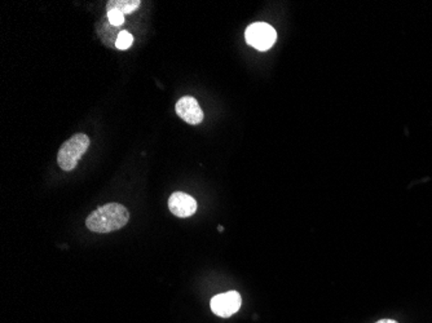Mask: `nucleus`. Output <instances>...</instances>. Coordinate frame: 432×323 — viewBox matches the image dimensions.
<instances>
[{"label":"nucleus","instance_id":"obj_1","mask_svg":"<svg viewBox=\"0 0 432 323\" xmlns=\"http://www.w3.org/2000/svg\"><path fill=\"white\" fill-rule=\"evenodd\" d=\"M129 220L127 208L119 203L98 207L86 220V225L93 233H111L122 229Z\"/></svg>","mask_w":432,"mask_h":323},{"label":"nucleus","instance_id":"obj_2","mask_svg":"<svg viewBox=\"0 0 432 323\" xmlns=\"http://www.w3.org/2000/svg\"><path fill=\"white\" fill-rule=\"evenodd\" d=\"M89 145L91 140L87 135L77 133L71 136L60 147L57 154L60 168L64 171H73L78 165L79 159L89 150Z\"/></svg>","mask_w":432,"mask_h":323},{"label":"nucleus","instance_id":"obj_3","mask_svg":"<svg viewBox=\"0 0 432 323\" xmlns=\"http://www.w3.org/2000/svg\"><path fill=\"white\" fill-rule=\"evenodd\" d=\"M245 38L249 46L263 52L272 48L277 40V33L265 22H255L246 29Z\"/></svg>","mask_w":432,"mask_h":323},{"label":"nucleus","instance_id":"obj_4","mask_svg":"<svg viewBox=\"0 0 432 323\" xmlns=\"http://www.w3.org/2000/svg\"><path fill=\"white\" fill-rule=\"evenodd\" d=\"M241 295L237 291L219 294L211 299V311L223 318L236 314L241 308Z\"/></svg>","mask_w":432,"mask_h":323},{"label":"nucleus","instance_id":"obj_5","mask_svg":"<svg viewBox=\"0 0 432 323\" xmlns=\"http://www.w3.org/2000/svg\"><path fill=\"white\" fill-rule=\"evenodd\" d=\"M175 110L179 117L192 126H197L204 120V111L195 98L184 96L180 98L177 102Z\"/></svg>","mask_w":432,"mask_h":323},{"label":"nucleus","instance_id":"obj_6","mask_svg":"<svg viewBox=\"0 0 432 323\" xmlns=\"http://www.w3.org/2000/svg\"><path fill=\"white\" fill-rule=\"evenodd\" d=\"M168 208L172 215L186 219L195 215L197 211V201L193 196L183 192H177L168 199Z\"/></svg>","mask_w":432,"mask_h":323},{"label":"nucleus","instance_id":"obj_7","mask_svg":"<svg viewBox=\"0 0 432 323\" xmlns=\"http://www.w3.org/2000/svg\"><path fill=\"white\" fill-rule=\"evenodd\" d=\"M140 4H141L140 0H110L107 4V10H117L123 15H127L138 10Z\"/></svg>","mask_w":432,"mask_h":323},{"label":"nucleus","instance_id":"obj_8","mask_svg":"<svg viewBox=\"0 0 432 323\" xmlns=\"http://www.w3.org/2000/svg\"><path fill=\"white\" fill-rule=\"evenodd\" d=\"M132 43H134V37L125 30V31L119 33L117 40H116V47L125 50V49L129 48L132 46Z\"/></svg>","mask_w":432,"mask_h":323},{"label":"nucleus","instance_id":"obj_9","mask_svg":"<svg viewBox=\"0 0 432 323\" xmlns=\"http://www.w3.org/2000/svg\"><path fill=\"white\" fill-rule=\"evenodd\" d=\"M108 20L113 26H120L125 24V15L117 10H108Z\"/></svg>","mask_w":432,"mask_h":323},{"label":"nucleus","instance_id":"obj_10","mask_svg":"<svg viewBox=\"0 0 432 323\" xmlns=\"http://www.w3.org/2000/svg\"><path fill=\"white\" fill-rule=\"evenodd\" d=\"M375 323H397L396 321H393V320H382V321H378V322Z\"/></svg>","mask_w":432,"mask_h":323}]
</instances>
